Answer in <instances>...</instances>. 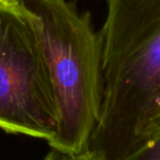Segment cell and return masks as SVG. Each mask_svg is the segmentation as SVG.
Here are the masks:
<instances>
[{
  "instance_id": "6da1fadb",
  "label": "cell",
  "mask_w": 160,
  "mask_h": 160,
  "mask_svg": "<svg viewBox=\"0 0 160 160\" xmlns=\"http://www.w3.org/2000/svg\"><path fill=\"white\" fill-rule=\"evenodd\" d=\"M105 2L103 98L89 149L125 160L147 139L160 109V0Z\"/></svg>"
},
{
  "instance_id": "7a4b0ae2",
  "label": "cell",
  "mask_w": 160,
  "mask_h": 160,
  "mask_svg": "<svg viewBox=\"0 0 160 160\" xmlns=\"http://www.w3.org/2000/svg\"><path fill=\"white\" fill-rule=\"evenodd\" d=\"M35 19L58 111L53 150L89 149L103 98V49L89 11L66 0H22Z\"/></svg>"
},
{
  "instance_id": "3957f363",
  "label": "cell",
  "mask_w": 160,
  "mask_h": 160,
  "mask_svg": "<svg viewBox=\"0 0 160 160\" xmlns=\"http://www.w3.org/2000/svg\"><path fill=\"white\" fill-rule=\"evenodd\" d=\"M57 125V104L34 16L22 3H0V128L49 142Z\"/></svg>"
},
{
  "instance_id": "277c9868",
  "label": "cell",
  "mask_w": 160,
  "mask_h": 160,
  "mask_svg": "<svg viewBox=\"0 0 160 160\" xmlns=\"http://www.w3.org/2000/svg\"><path fill=\"white\" fill-rule=\"evenodd\" d=\"M125 160H160V134L149 137L134 149Z\"/></svg>"
},
{
  "instance_id": "5b68a950",
  "label": "cell",
  "mask_w": 160,
  "mask_h": 160,
  "mask_svg": "<svg viewBox=\"0 0 160 160\" xmlns=\"http://www.w3.org/2000/svg\"><path fill=\"white\" fill-rule=\"evenodd\" d=\"M52 160H107L103 156L99 155L96 151L90 149L86 151H81L78 153H67L59 152V151L53 150V158Z\"/></svg>"
},
{
  "instance_id": "8992f818",
  "label": "cell",
  "mask_w": 160,
  "mask_h": 160,
  "mask_svg": "<svg viewBox=\"0 0 160 160\" xmlns=\"http://www.w3.org/2000/svg\"><path fill=\"white\" fill-rule=\"evenodd\" d=\"M157 134H160V109H159V111H158L157 115H156L155 118H153V121L151 122L150 128H149V132H148V136H147V139H148L149 137H151V136L157 135ZM146 140H145V142H146Z\"/></svg>"
},
{
  "instance_id": "52a82bcc",
  "label": "cell",
  "mask_w": 160,
  "mask_h": 160,
  "mask_svg": "<svg viewBox=\"0 0 160 160\" xmlns=\"http://www.w3.org/2000/svg\"><path fill=\"white\" fill-rule=\"evenodd\" d=\"M21 1L22 0H0V3L7 7H19L21 5Z\"/></svg>"
},
{
  "instance_id": "ba28073f",
  "label": "cell",
  "mask_w": 160,
  "mask_h": 160,
  "mask_svg": "<svg viewBox=\"0 0 160 160\" xmlns=\"http://www.w3.org/2000/svg\"><path fill=\"white\" fill-rule=\"evenodd\" d=\"M52 158H53V150L51 151V152H48L46 156H45L44 158H43L42 160H52Z\"/></svg>"
}]
</instances>
